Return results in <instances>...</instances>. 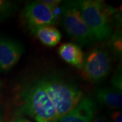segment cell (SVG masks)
<instances>
[{"label": "cell", "mask_w": 122, "mask_h": 122, "mask_svg": "<svg viewBox=\"0 0 122 122\" xmlns=\"http://www.w3.org/2000/svg\"><path fill=\"white\" fill-rule=\"evenodd\" d=\"M79 86L57 73L35 76L18 88V112L36 122H54L69 113L84 98Z\"/></svg>", "instance_id": "1"}, {"label": "cell", "mask_w": 122, "mask_h": 122, "mask_svg": "<svg viewBox=\"0 0 122 122\" xmlns=\"http://www.w3.org/2000/svg\"><path fill=\"white\" fill-rule=\"evenodd\" d=\"M81 16L96 41H103L112 35L111 16L114 9L100 0L77 1Z\"/></svg>", "instance_id": "2"}, {"label": "cell", "mask_w": 122, "mask_h": 122, "mask_svg": "<svg viewBox=\"0 0 122 122\" xmlns=\"http://www.w3.org/2000/svg\"><path fill=\"white\" fill-rule=\"evenodd\" d=\"M61 4V20L67 34L79 46H92L96 40L83 20L77 1H68Z\"/></svg>", "instance_id": "3"}, {"label": "cell", "mask_w": 122, "mask_h": 122, "mask_svg": "<svg viewBox=\"0 0 122 122\" xmlns=\"http://www.w3.org/2000/svg\"><path fill=\"white\" fill-rule=\"evenodd\" d=\"M112 61L109 53L103 48L92 49L84 57L81 75L92 83H98L109 75Z\"/></svg>", "instance_id": "4"}, {"label": "cell", "mask_w": 122, "mask_h": 122, "mask_svg": "<svg viewBox=\"0 0 122 122\" xmlns=\"http://www.w3.org/2000/svg\"><path fill=\"white\" fill-rule=\"evenodd\" d=\"M22 18L27 29L33 33L37 29L44 26H54L57 22L52 9L41 1H33L25 6Z\"/></svg>", "instance_id": "5"}, {"label": "cell", "mask_w": 122, "mask_h": 122, "mask_svg": "<svg viewBox=\"0 0 122 122\" xmlns=\"http://www.w3.org/2000/svg\"><path fill=\"white\" fill-rule=\"evenodd\" d=\"M25 52L21 43L8 37H0V71L11 70Z\"/></svg>", "instance_id": "6"}, {"label": "cell", "mask_w": 122, "mask_h": 122, "mask_svg": "<svg viewBox=\"0 0 122 122\" xmlns=\"http://www.w3.org/2000/svg\"><path fill=\"white\" fill-rule=\"evenodd\" d=\"M95 101L84 97L74 109L54 122H91L96 113Z\"/></svg>", "instance_id": "7"}, {"label": "cell", "mask_w": 122, "mask_h": 122, "mask_svg": "<svg viewBox=\"0 0 122 122\" xmlns=\"http://www.w3.org/2000/svg\"><path fill=\"white\" fill-rule=\"evenodd\" d=\"M58 52L61 58L68 64L77 69H81L84 55L81 47L73 43H65L58 48Z\"/></svg>", "instance_id": "8"}, {"label": "cell", "mask_w": 122, "mask_h": 122, "mask_svg": "<svg viewBox=\"0 0 122 122\" xmlns=\"http://www.w3.org/2000/svg\"><path fill=\"white\" fill-rule=\"evenodd\" d=\"M97 102L110 109H119L122 107V92L113 87H104L98 89L95 94Z\"/></svg>", "instance_id": "9"}, {"label": "cell", "mask_w": 122, "mask_h": 122, "mask_svg": "<svg viewBox=\"0 0 122 122\" xmlns=\"http://www.w3.org/2000/svg\"><path fill=\"white\" fill-rule=\"evenodd\" d=\"M33 33L44 46L54 47L60 43L62 35L54 26H44L37 28Z\"/></svg>", "instance_id": "10"}, {"label": "cell", "mask_w": 122, "mask_h": 122, "mask_svg": "<svg viewBox=\"0 0 122 122\" xmlns=\"http://www.w3.org/2000/svg\"><path fill=\"white\" fill-rule=\"evenodd\" d=\"M17 9L16 4L9 0H0V21L10 18Z\"/></svg>", "instance_id": "11"}, {"label": "cell", "mask_w": 122, "mask_h": 122, "mask_svg": "<svg viewBox=\"0 0 122 122\" xmlns=\"http://www.w3.org/2000/svg\"><path fill=\"white\" fill-rule=\"evenodd\" d=\"M109 46L111 48L115 55L117 57L122 56V39L121 30H117L113 35L110 37Z\"/></svg>", "instance_id": "12"}, {"label": "cell", "mask_w": 122, "mask_h": 122, "mask_svg": "<svg viewBox=\"0 0 122 122\" xmlns=\"http://www.w3.org/2000/svg\"><path fill=\"white\" fill-rule=\"evenodd\" d=\"M122 68L117 69L116 73L111 79V84L114 89L122 92Z\"/></svg>", "instance_id": "13"}, {"label": "cell", "mask_w": 122, "mask_h": 122, "mask_svg": "<svg viewBox=\"0 0 122 122\" xmlns=\"http://www.w3.org/2000/svg\"><path fill=\"white\" fill-rule=\"evenodd\" d=\"M41 1L46 5H47L50 8H53L56 6H58L62 3V1L59 0H42Z\"/></svg>", "instance_id": "14"}, {"label": "cell", "mask_w": 122, "mask_h": 122, "mask_svg": "<svg viewBox=\"0 0 122 122\" xmlns=\"http://www.w3.org/2000/svg\"><path fill=\"white\" fill-rule=\"evenodd\" d=\"M91 122H109V121L105 115L102 114H96L95 113Z\"/></svg>", "instance_id": "15"}, {"label": "cell", "mask_w": 122, "mask_h": 122, "mask_svg": "<svg viewBox=\"0 0 122 122\" xmlns=\"http://www.w3.org/2000/svg\"><path fill=\"white\" fill-rule=\"evenodd\" d=\"M111 119L113 122H122V115L121 111H116L111 114Z\"/></svg>", "instance_id": "16"}, {"label": "cell", "mask_w": 122, "mask_h": 122, "mask_svg": "<svg viewBox=\"0 0 122 122\" xmlns=\"http://www.w3.org/2000/svg\"><path fill=\"white\" fill-rule=\"evenodd\" d=\"M10 122H30L29 120L26 119L25 118H17L16 119H14L13 121Z\"/></svg>", "instance_id": "17"}, {"label": "cell", "mask_w": 122, "mask_h": 122, "mask_svg": "<svg viewBox=\"0 0 122 122\" xmlns=\"http://www.w3.org/2000/svg\"><path fill=\"white\" fill-rule=\"evenodd\" d=\"M1 84L0 83V94H1Z\"/></svg>", "instance_id": "18"}, {"label": "cell", "mask_w": 122, "mask_h": 122, "mask_svg": "<svg viewBox=\"0 0 122 122\" xmlns=\"http://www.w3.org/2000/svg\"><path fill=\"white\" fill-rule=\"evenodd\" d=\"M0 122H3V120H2V119H1V118H0Z\"/></svg>", "instance_id": "19"}]
</instances>
